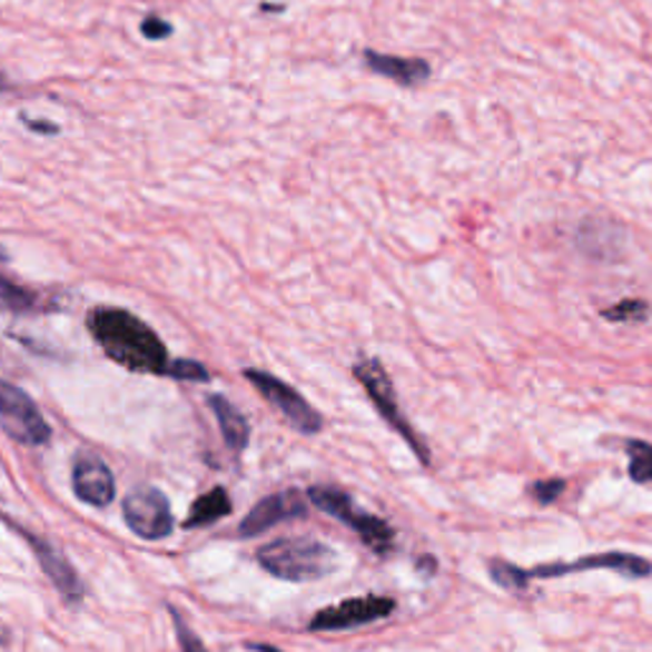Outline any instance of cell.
Returning <instances> with one entry per match:
<instances>
[{
    "label": "cell",
    "mask_w": 652,
    "mask_h": 652,
    "mask_svg": "<svg viewBox=\"0 0 652 652\" xmlns=\"http://www.w3.org/2000/svg\"><path fill=\"white\" fill-rule=\"evenodd\" d=\"M37 306H39V296L33 294V290L19 286L11 278L0 276V312L26 314V312H33Z\"/></svg>",
    "instance_id": "obj_16"
},
{
    "label": "cell",
    "mask_w": 652,
    "mask_h": 652,
    "mask_svg": "<svg viewBox=\"0 0 652 652\" xmlns=\"http://www.w3.org/2000/svg\"><path fill=\"white\" fill-rule=\"evenodd\" d=\"M8 87H11V82H8V79L3 75H0V92L8 90Z\"/></svg>",
    "instance_id": "obj_28"
},
{
    "label": "cell",
    "mask_w": 652,
    "mask_h": 652,
    "mask_svg": "<svg viewBox=\"0 0 652 652\" xmlns=\"http://www.w3.org/2000/svg\"><path fill=\"white\" fill-rule=\"evenodd\" d=\"M306 502L308 497H304L298 490H284V492H276V495L263 497L258 505L245 515V520L240 523V535L255 537L270 531L273 525L284 523V520L304 517L308 510Z\"/></svg>",
    "instance_id": "obj_11"
},
{
    "label": "cell",
    "mask_w": 652,
    "mask_h": 652,
    "mask_svg": "<svg viewBox=\"0 0 652 652\" xmlns=\"http://www.w3.org/2000/svg\"><path fill=\"white\" fill-rule=\"evenodd\" d=\"M490 576L495 579V584L507 589V592H520V589H525L527 584H531V579H527L525 569L515 566V563L510 561H490Z\"/></svg>",
    "instance_id": "obj_19"
},
{
    "label": "cell",
    "mask_w": 652,
    "mask_h": 652,
    "mask_svg": "<svg viewBox=\"0 0 652 652\" xmlns=\"http://www.w3.org/2000/svg\"><path fill=\"white\" fill-rule=\"evenodd\" d=\"M581 571H614L624 579H648L652 576V563L642 556L624 551H606L594 553V556H581L576 561H556V563H541V566L525 569L527 579H561L569 574H581Z\"/></svg>",
    "instance_id": "obj_7"
},
{
    "label": "cell",
    "mask_w": 652,
    "mask_h": 652,
    "mask_svg": "<svg viewBox=\"0 0 652 652\" xmlns=\"http://www.w3.org/2000/svg\"><path fill=\"white\" fill-rule=\"evenodd\" d=\"M72 490L77 500L92 507H108L116 497V477L100 456L82 452L72 466Z\"/></svg>",
    "instance_id": "obj_10"
},
{
    "label": "cell",
    "mask_w": 652,
    "mask_h": 652,
    "mask_svg": "<svg viewBox=\"0 0 652 652\" xmlns=\"http://www.w3.org/2000/svg\"><path fill=\"white\" fill-rule=\"evenodd\" d=\"M230 513H233V502H230V495H227V490L215 487V490H209L207 495L194 500L189 515H187V520H184V527L211 525V523H217V520L227 517Z\"/></svg>",
    "instance_id": "obj_15"
},
{
    "label": "cell",
    "mask_w": 652,
    "mask_h": 652,
    "mask_svg": "<svg viewBox=\"0 0 652 652\" xmlns=\"http://www.w3.org/2000/svg\"><path fill=\"white\" fill-rule=\"evenodd\" d=\"M258 563L284 581H316L337 569V553L314 537H280L258 549Z\"/></svg>",
    "instance_id": "obj_2"
},
{
    "label": "cell",
    "mask_w": 652,
    "mask_h": 652,
    "mask_svg": "<svg viewBox=\"0 0 652 652\" xmlns=\"http://www.w3.org/2000/svg\"><path fill=\"white\" fill-rule=\"evenodd\" d=\"M365 65L373 69L375 75L385 79H393L401 87H418L431 77V65L426 59H405L395 55H381V51L367 49Z\"/></svg>",
    "instance_id": "obj_13"
},
{
    "label": "cell",
    "mask_w": 652,
    "mask_h": 652,
    "mask_svg": "<svg viewBox=\"0 0 652 652\" xmlns=\"http://www.w3.org/2000/svg\"><path fill=\"white\" fill-rule=\"evenodd\" d=\"M87 329L112 363L130 373L166 375L169 352L161 337L136 314L116 306H100L87 314Z\"/></svg>",
    "instance_id": "obj_1"
},
{
    "label": "cell",
    "mask_w": 652,
    "mask_h": 652,
    "mask_svg": "<svg viewBox=\"0 0 652 652\" xmlns=\"http://www.w3.org/2000/svg\"><path fill=\"white\" fill-rule=\"evenodd\" d=\"M355 377L359 381V385L365 387V393L369 395V401H373V405L377 408V413H381L387 426H391L393 431H398V436L411 446V452L418 456V462L423 466H428L431 464L428 446L421 442V436L416 434V431H413L408 418L403 416V411L398 405V395H395V387L391 383V377H387L381 359H375V357L359 359V363L355 365Z\"/></svg>",
    "instance_id": "obj_4"
},
{
    "label": "cell",
    "mask_w": 652,
    "mask_h": 652,
    "mask_svg": "<svg viewBox=\"0 0 652 652\" xmlns=\"http://www.w3.org/2000/svg\"><path fill=\"white\" fill-rule=\"evenodd\" d=\"M563 492H566V480H561V477L537 480L531 484V495L537 505H551V502H556Z\"/></svg>",
    "instance_id": "obj_22"
},
{
    "label": "cell",
    "mask_w": 652,
    "mask_h": 652,
    "mask_svg": "<svg viewBox=\"0 0 652 652\" xmlns=\"http://www.w3.org/2000/svg\"><path fill=\"white\" fill-rule=\"evenodd\" d=\"M16 531L26 537V543H29L33 553H37L41 571L51 579V584L59 589V594L65 596L67 602H79V599H82V594H85V586H82V581H79V574L75 571L72 563L67 561L65 553H61L51 541H43V537H39V535L26 533V531H21V527H16Z\"/></svg>",
    "instance_id": "obj_12"
},
{
    "label": "cell",
    "mask_w": 652,
    "mask_h": 652,
    "mask_svg": "<svg viewBox=\"0 0 652 652\" xmlns=\"http://www.w3.org/2000/svg\"><path fill=\"white\" fill-rule=\"evenodd\" d=\"M263 11H284V6H273V3H263Z\"/></svg>",
    "instance_id": "obj_27"
},
{
    "label": "cell",
    "mask_w": 652,
    "mask_h": 652,
    "mask_svg": "<svg viewBox=\"0 0 652 652\" xmlns=\"http://www.w3.org/2000/svg\"><path fill=\"white\" fill-rule=\"evenodd\" d=\"M140 33H144L148 41H164L174 33V26L169 21L158 19V16H146V19L140 21Z\"/></svg>",
    "instance_id": "obj_23"
},
{
    "label": "cell",
    "mask_w": 652,
    "mask_h": 652,
    "mask_svg": "<svg viewBox=\"0 0 652 652\" xmlns=\"http://www.w3.org/2000/svg\"><path fill=\"white\" fill-rule=\"evenodd\" d=\"M21 120H23L26 128L33 130V134H41V136H57L59 134V126H55V122H51V120L29 118V116H23V112H21Z\"/></svg>",
    "instance_id": "obj_24"
},
{
    "label": "cell",
    "mask_w": 652,
    "mask_h": 652,
    "mask_svg": "<svg viewBox=\"0 0 652 652\" xmlns=\"http://www.w3.org/2000/svg\"><path fill=\"white\" fill-rule=\"evenodd\" d=\"M0 428L23 446H43L51 438L39 405L19 385L0 381Z\"/></svg>",
    "instance_id": "obj_5"
},
{
    "label": "cell",
    "mask_w": 652,
    "mask_h": 652,
    "mask_svg": "<svg viewBox=\"0 0 652 652\" xmlns=\"http://www.w3.org/2000/svg\"><path fill=\"white\" fill-rule=\"evenodd\" d=\"M248 650H253V652H280L278 648H273V645H258V642H248Z\"/></svg>",
    "instance_id": "obj_26"
},
{
    "label": "cell",
    "mask_w": 652,
    "mask_h": 652,
    "mask_svg": "<svg viewBox=\"0 0 652 652\" xmlns=\"http://www.w3.org/2000/svg\"><path fill=\"white\" fill-rule=\"evenodd\" d=\"M166 377H174V381H187V383H207L209 373L205 365L194 363V359H174L166 367Z\"/></svg>",
    "instance_id": "obj_20"
},
{
    "label": "cell",
    "mask_w": 652,
    "mask_h": 652,
    "mask_svg": "<svg viewBox=\"0 0 652 652\" xmlns=\"http://www.w3.org/2000/svg\"><path fill=\"white\" fill-rule=\"evenodd\" d=\"M395 599L391 596H355L345 599V602L326 606V610L316 612L308 630L312 632H342V630H355L363 624H373L387 620L395 612Z\"/></svg>",
    "instance_id": "obj_9"
},
{
    "label": "cell",
    "mask_w": 652,
    "mask_h": 652,
    "mask_svg": "<svg viewBox=\"0 0 652 652\" xmlns=\"http://www.w3.org/2000/svg\"><path fill=\"white\" fill-rule=\"evenodd\" d=\"M6 258H8V255H6V250H3V248H0V260H6Z\"/></svg>",
    "instance_id": "obj_29"
},
{
    "label": "cell",
    "mask_w": 652,
    "mask_h": 652,
    "mask_svg": "<svg viewBox=\"0 0 652 652\" xmlns=\"http://www.w3.org/2000/svg\"><path fill=\"white\" fill-rule=\"evenodd\" d=\"M207 405L215 413V418L219 423V431H223L225 444L233 448V452H243L245 446L250 442V423L245 421V416L235 405L225 398V395H209Z\"/></svg>",
    "instance_id": "obj_14"
},
{
    "label": "cell",
    "mask_w": 652,
    "mask_h": 652,
    "mask_svg": "<svg viewBox=\"0 0 652 652\" xmlns=\"http://www.w3.org/2000/svg\"><path fill=\"white\" fill-rule=\"evenodd\" d=\"M624 448H628L630 456V480L634 484H652V444L640 442V438H630Z\"/></svg>",
    "instance_id": "obj_17"
},
{
    "label": "cell",
    "mask_w": 652,
    "mask_h": 652,
    "mask_svg": "<svg viewBox=\"0 0 652 652\" xmlns=\"http://www.w3.org/2000/svg\"><path fill=\"white\" fill-rule=\"evenodd\" d=\"M126 525L144 541H164L174 533V515L166 495L158 487H138L122 500Z\"/></svg>",
    "instance_id": "obj_8"
},
{
    "label": "cell",
    "mask_w": 652,
    "mask_h": 652,
    "mask_svg": "<svg viewBox=\"0 0 652 652\" xmlns=\"http://www.w3.org/2000/svg\"><path fill=\"white\" fill-rule=\"evenodd\" d=\"M169 614H171V622H174V630H176V640H179L181 652H207L205 642H201L199 634L194 632L189 628V624L181 620L179 610H174V606H169Z\"/></svg>",
    "instance_id": "obj_21"
},
{
    "label": "cell",
    "mask_w": 652,
    "mask_h": 652,
    "mask_svg": "<svg viewBox=\"0 0 652 652\" xmlns=\"http://www.w3.org/2000/svg\"><path fill=\"white\" fill-rule=\"evenodd\" d=\"M245 377H248V383L273 405V408L284 413L286 421L296 431H302L306 436H314L324 428L322 413L316 411L296 387H290L276 375L263 373V369H245Z\"/></svg>",
    "instance_id": "obj_6"
},
{
    "label": "cell",
    "mask_w": 652,
    "mask_h": 652,
    "mask_svg": "<svg viewBox=\"0 0 652 652\" xmlns=\"http://www.w3.org/2000/svg\"><path fill=\"white\" fill-rule=\"evenodd\" d=\"M650 304L642 302V298H624V302L604 308L602 316L612 324H640L648 322Z\"/></svg>",
    "instance_id": "obj_18"
},
{
    "label": "cell",
    "mask_w": 652,
    "mask_h": 652,
    "mask_svg": "<svg viewBox=\"0 0 652 652\" xmlns=\"http://www.w3.org/2000/svg\"><path fill=\"white\" fill-rule=\"evenodd\" d=\"M416 569L421 571V574H426V576H434L436 574V559L434 556H423V559H418V563H416Z\"/></svg>",
    "instance_id": "obj_25"
},
{
    "label": "cell",
    "mask_w": 652,
    "mask_h": 652,
    "mask_svg": "<svg viewBox=\"0 0 652 652\" xmlns=\"http://www.w3.org/2000/svg\"><path fill=\"white\" fill-rule=\"evenodd\" d=\"M306 497L314 507H319L322 513L337 517L339 523L352 527V531L363 537L367 549H373L377 556H387V553L395 549V531L391 523H385L383 517L369 515L363 507H357L355 500H352L347 492L334 487H308Z\"/></svg>",
    "instance_id": "obj_3"
}]
</instances>
